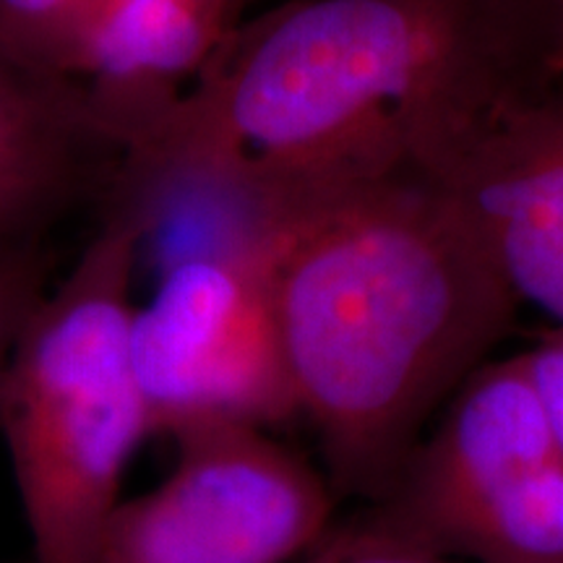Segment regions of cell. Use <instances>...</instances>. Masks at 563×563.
<instances>
[{
  "label": "cell",
  "instance_id": "cell-1",
  "mask_svg": "<svg viewBox=\"0 0 563 563\" xmlns=\"http://www.w3.org/2000/svg\"><path fill=\"white\" fill-rule=\"evenodd\" d=\"M525 89L493 0H290L243 19L108 201L191 194L266 230L357 188L433 178Z\"/></svg>",
  "mask_w": 563,
  "mask_h": 563
},
{
  "label": "cell",
  "instance_id": "cell-2",
  "mask_svg": "<svg viewBox=\"0 0 563 563\" xmlns=\"http://www.w3.org/2000/svg\"><path fill=\"white\" fill-rule=\"evenodd\" d=\"M287 371L340 496L373 501L519 306L431 178L357 188L266 228Z\"/></svg>",
  "mask_w": 563,
  "mask_h": 563
},
{
  "label": "cell",
  "instance_id": "cell-3",
  "mask_svg": "<svg viewBox=\"0 0 563 563\" xmlns=\"http://www.w3.org/2000/svg\"><path fill=\"white\" fill-rule=\"evenodd\" d=\"M152 222L104 203L100 228L47 287L0 373V435L34 563H87L152 441L131 350L136 272Z\"/></svg>",
  "mask_w": 563,
  "mask_h": 563
},
{
  "label": "cell",
  "instance_id": "cell-4",
  "mask_svg": "<svg viewBox=\"0 0 563 563\" xmlns=\"http://www.w3.org/2000/svg\"><path fill=\"white\" fill-rule=\"evenodd\" d=\"M350 522L462 563H563V449L522 355L475 371Z\"/></svg>",
  "mask_w": 563,
  "mask_h": 563
},
{
  "label": "cell",
  "instance_id": "cell-5",
  "mask_svg": "<svg viewBox=\"0 0 563 563\" xmlns=\"http://www.w3.org/2000/svg\"><path fill=\"white\" fill-rule=\"evenodd\" d=\"M131 350L152 439L298 420L266 230L167 258L133 308Z\"/></svg>",
  "mask_w": 563,
  "mask_h": 563
},
{
  "label": "cell",
  "instance_id": "cell-6",
  "mask_svg": "<svg viewBox=\"0 0 563 563\" xmlns=\"http://www.w3.org/2000/svg\"><path fill=\"white\" fill-rule=\"evenodd\" d=\"M170 443L167 475L118 501L87 563H295L336 525L329 475L274 431L203 428Z\"/></svg>",
  "mask_w": 563,
  "mask_h": 563
},
{
  "label": "cell",
  "instance_id": "cell-7",
  "mask_svg": "<svg viewBox=\"0 0 563 563\" xmlns=\"http://www.w3.org/2000/svg\"><path fill=\"white\" fill-rule=\"evenodd\" d=\"M519 308L563 327V87L514 91L431 178Z\"/></svg>",
  "mask_w": 563,
  "mask_h": 563
},
{
  "label": "cell",
  "instance_id": "cell-8",
  "mask_svg": "<svg viewBox=\"0 0 563 563\" xmlns=\"http://www.w3.org/2000/svg\"><path fill=\"white\" fill-rule=\"evenodd\" d=\"M125 157L79 81L0 45V232L47 238L68 211L104 207Z\"/></svg>",
  "mask_w": 563,
  "mask_h": 563
},
{
  "label": "cell",
  "instance_id": "cell-9",
  "mask_svg": "<svg viewBox=\"0 0 563 563\" xmlns=\"http://www.w3.org/2000/svg\"><path fill=\"white\" fill-rule=\"evenodd\" d=\"M232 32L180 0H97L74 79L131 157Z\"/></svg>",
  "mask_w": 563,
  "mask_h": 563
},
{
  "label": "cell",
  "instance_id": "cell-10",
  "mask_svg": "<svg viewBox=\"0 0 563 563\" xmlns=\"http://www.w3.org/2000/svg\"><path fill=\"white\" fill-rule=\"evenodd\" d=\"M95 9L97 0H0V45L34 68L74 79Z\"/></svg>",
  "mask_w": 563,
  "mask_h": 563
},
{
  "label": "cell",
  "instance_id": "cell-11",
  "mask_svg": "<svg viewBox=\"0 0 563 563\" xmlns=\"http://www.w3.org/2000/svg\"><path fill=\"white\" fill-rule=\"evenodd\" d=\"M47 238L0 232V373L51 279Z\"/></svg>",
  "mask_w": 563,
  "mask_h": 563
},
{
  "label": "cell",
  "instance_id": "cell-12",
  "mask_svg": "<svg viewBox=\"0 0 563 563\" xmlns=\"http://www.w3.org/2000/svg\"><path fill=\"white\" fill-rule=\"evenodd\" d=\"M525 89L563 87V0H493Z\"/></svg>",
  "mask_w": 563,
  "mask_h": 563
},
{
  "label": "cell",
  "instance_id": "cell-13",
  "mask_svg": "<svg viewBox=\"0 0 563 563\" xmlns=\"http://www.w3.org/2000/svg\"><path fill=\"white\" fill-rule=\"evenodd\" d=\"M295 563H462L443 555H431L410 548L384 543L357 530L350 519L332 527V532L321 540L313 551H308Z\"/></svg>",
  "mask_w": 563,
  "mask_h": 563
},
{
  "label": "cell",
  "instance_id": "cell-14",
  "mask_svg": "<svg viewBox=\"0 0 563 563\" xmlns=\"http://www.w3.org/2000/svg\"><path fill=\"white\" fill-rule=\"evenodd\" d=\"M519 355L563 449V327H551V332Z\"/></svg>",
  "mask_w": 563,
  "mask_h": 563
},
{
  "label": "cell",
  "instance_id": "cell-15",
  "mask_svg": "<svg viewBox=\"0 0 563 563\" xmlns=\"http://www.w3.org/2000/svg\"><path fill=\"white\" fill-rule=\"evenodd\" d=\"M180 3L191 5L194 11L203 13V16L217 21L224 30H238L243 21V11L249 0H180Z\"/></svg>",
  "mask_w": 563,
  "mask_h": 563
},
{
  "label": "cell",
  "instance_id": "cell-16",
  "mask_svg": "<svg viewBox=\"0 0 563 563\" xmlns=\"http://www.w3.org/2000/svg\"><path fill=\"white\" fill-rule=\"evenodd\" d=\"M30 563H34V561H30Z\"/></svg>",
  "mask_w": 563,
  "mask_h": 563
}]
</instances>
